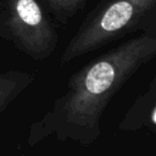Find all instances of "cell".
I'll list each match as a JSON object with an SVG mask.
<instances>
[{"label":"cell","instance_id":"cell-1","mask_svg":"<svg viewBox=\"0 0 156 156\" xmlns=\"http://www.w3.org/2000/svg\"><path fill=\"white\" fill-rule=\"evenodd\" d=\"M155 55L156 34L138 33L84 65L69 77L66 91L51 108L30 124L28 145L35 146L52 135L61 143L95 144L110 101Z\"/></svg>","mask_w":156,"mask_h":156},{"label":"cell","instance_id":"cell-2","mask_svg":"<svg viewBox=\"0 0 156 156\" xmlns=\"http://www.w3.org/2000/svg\"><path fill=\"white\" fill-rule=\"evenodd\" d=\"M133 33L156 34V0H98L58 61L69 63Z\"/></svg>","mask_w":156,"mask_h":156},{"label":"cell","instance_id":"cell-3","mask_svg":"<svg viewBox=\"0 0 156 156\" xmlns=\"http://www.w3.org/2000/svg\"><path fill=\"white\" fill-rule=\"evenodd\" d=\"M5 34L21 52L34 61L49 58L58 44L54 18L41 0H0Z\"/></svg>","mask_w":156,"mask_h":156},{"label":"cell","instance_id":"cell-4","mask_svg":"<svg viewBox=\"0 0 156 156\" xmlns=\"http://www.w3.org/2000/svg\"><path fill=\"white\" fill-rule=\"evenodd\" d=\"M35 79V74L24 71L0 72V117L4 111Z\"/></svg>","mask_w":156,"mask_h":156},{"label":"cell","instance_id":"cell-5","mask_svg":"<svg viewBox=\"0 0 156 156\" xmlns=\"http://www.w3.org/2000/svg\"><path fill=\"white\" fill-rule=\"evenodd\" d=\"M50 16L61 26H67L82 12L88 0H41Z\"/></svg>","mask_w":156,"mask_h":156},{"label":"cell","instance_id":"cell-6","mask_svg":"<svg viewBox=\"0 0 156 156\" xmlns=\"http://www.w3.org/2000/svg\"><path fill=\"white\" fill-rule=\"evenodd\" d=\"M1 39H6V34H5V20H4V10H2V5L0 1V40Z\"/></svg>","mask_w":156,"mask_h":156}]
</instances>
